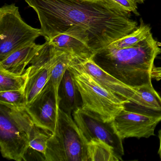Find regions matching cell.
<instances>
[{
	"mask_svg": "<svg viewBox=\"0 0 161 161\" xmlns=\"http://www.w3.org/2000/svg\"><path fill=\"white\" fill-rule=\"evenodd\" d=\"M86 144L93 139H99L109 144L119 157L124 155L122 139L117 134L111 122H104L93 114L83 111L80 107L72 114Z\"/></svg>",
	"mask_w": 161,
	"mask_h": 161,
	"instance_id": "cell-7",
	"label": "cell"
},
{
	"mask_svg": "<svg viewBox=\"0 0 161 161\" xmlns=\"http://www.w3.org/2000/svg\"><path fill=\"white\" fill-rule=\"evenodd\" d=\"M0 104L13 109H26L27 101L25 88L0 91Z\"/></svg>",
	"mask_w": 161,
	"mask_h": 161,
	"instance_id": "cell-19",
	"label": "cell"
},
{
	"mask_svg": "<svg viewBox=\"0 0 161 161\" xmlns=\"http://www.w3.org/2000/svg\"><path fill=\"white\" fill-rule=\"evenodd\" d=\"M116 5L128 12L133 13L137 16L139 15L137 11V3L132 0H112Z\"/></svg>",
	"mask_w": 161,
	"mask_h": 161,
	"instance_id": "cell-21",
	"label": "cell"
},
{
	"mask_svg": "<svg viewBox=\"0 0 161 161\" xmlns=\"http://www.w3.org/2000/svg\"><path fill=\"white\" fill-rule=\"evenodd\" d=\"M88 1H97V0H88Z\"/></svg>",
	"mask_w": 161,
	"mask_h": 161,
	"instance_id": "cell-25",
	"label": "cell"
},
{
	"mask_svg": "<svg viewBox=\"0 0 161 161\" xmlns=\"http://www.w3.org/2000/svg\"><path fill=\"white\" fill-rule=\"evenodd\" d=\"M151 30L149 25L145 24L141 19L140 25L135 31L113 42L106 47L113 49H120L134 46L146 39L151 33Z\"/></svg>",
	"mask_w": 161,
	"mask_h": 161,
	"instance_id": "cell-18",
	"label": "cell"
},
{
	"mask_svg": "<svg viewBox=\"0 0 161 161\" xmlns=\"http://www.w3.org/2000/svg\"><path fill=\"white\" fill-rule=\"evenodd\" d=\"M158 137H159V141H160V146H159L158 153L161 160V129L158 131Z\"/></svg>",
	"mask_w": 161,
	"mask_h": 161,
	"instance_id": "cell-23",
	"label": "cell"
},
{
	"mask_svg": "<svg viewBox=\"0 0 161 161\" xmlns=\"http://www.w3.org/2000/svg\"><path fill=\"white\" fill-rule=\"evenodd\" d=\"M51 46L50 58L51 77L49 82L53 87L55 97L59 105L58 94L60 84L70 62L75 56L65 50Z\"/></svg>",
	"mask_w": 161,
	"mask_h": 161,
	"instance_id": "cell-13",
	"label": "cell"
},
{
	"mask_svg": "<svg viewBox=\"0 0 161 161\" xmlns=\"http://www.w3.org/2000/svg\"><path fill=\"white\" fill-rule=\"evenodd\" d=\"M59 109L53 87L48 82L26 110L36 125L53 134L57 125Z\"/></svg>",
	"mask_w": 161,
	"mask_h": 161,
	"instance_id": "cell-9",
	"label": "cell"
},
{
	"mask_svg": "<svg viewBox=\"0 0 161 161\" xmlns=\"http://www.w3.org/2000/svg\"><path fill=\"white\" fill-rule=\"evenodd\" d=\"M46 41L50 45L65 50L81 59H91L95 54L85 43L69 35L61 34Z\"/></svg>",
	"mask_w": 161,
	"mask_h": 161,
	"instance_id": "cell-15",
	"label": "cell"
},
{
	"mask_svg": "<svg viewBox=\"0 0 161 161\" xmlns=\"http://www.w3.org/2000/svg\"><path fill=\"white\" fill-rule=\"evenodd\" d=\"M161 53L160 44L151 33L146 39L129 47H106L97 52L92 59L110 75L136 89L152 84L154 61Z\"/></svg>",
	"mask_w": 161,
	"mask_h": 161,
	"instance_id": "cell-2",
	"label": "cell"
},
{
	"mask_svg": "<svg viewBox=\"0 0 161 161\" xmlns=\"http://www.w3.org/2000/svg\"><path fill=\"white\" fill-rule=\"evenodd\" d=\"M59 107L66 113H72L81 107V100L80 93L69 69L66 70L59 89Z\"/></svg>",
	"mask_w": 161,
	"mask_h": 161,
	"instance_id": "cell-14",
	"label": "cell"
},
{
	"mask_svg": "<svg viewBox=\"0 0 161 161\" xmlns=\"http://www.w3.org/2000/svg\"><path fill=\"white\" fill-rule=\"evenodd\" d=\"M44 157L47 161H87L86 143L79 127L72 114L60 108Z\"/></svg>",
	"mask_w": 161,
	"mask_h": 161,
	"instance_id": "cell-5",
	"label": "cell"
},
{
	"mask_svg": "<svg viewBox=\"0 0 161 161\" xmlns=\"http://www.w3.org/2000/svg\"><path fill=\"white\" fill-rule=\"evenodd\" d=\"M41 36V29L24 22L15 4H6L0 9V61Z\"/></svg>",
	"mask_w": 161,
	"mask_h": 161,
	"instance_id": "cell-6",
	"label": "cell"
},
{
	"mask_svg": "<svg viewBox=\"0 0 161 161\" xmlns=\"http://www.w3.org/2000/svg\"><path fill=\"white\" fill-rule=\"evenodd\" d=\"M76 57L79 64L104 89L114 95L122 103L129 102L136 93V90L124 84L110 75L91 59Z\"/></svg>",
	"mask_w": 161,
	"mask_h": 161,
	"instance_id": "cell-10",
	"label": "cell"
},
{
	"mask_svg": "<svg viewBox=\"0 0 161 161\" xmlns=\"http://www.w3.org/2000/svg\"><path fill=\"white\" fill-rule=\"evenodd\" d=\"M132 1L136 3H138L141 4V3H143L144 2L145 0H132Z\"/></svg>",
	"mask_w": 161,
	"mask_h": 161,
	"instance_id": "cell-24",
	"label": "cell"
},
{
	"mask_svg": "<svg viewBox=\"0 0 161 161\" xmlns=\"http://www.w3.org/2000/svg\"><path fill=\"white\" fill-rule=\"evenodd\" d=\"M37 14L46 40L65 34L95 53L135 31L130 12L112 0H24Z\"/></svg>",
	"mask_w": 161,
	"mask_h": 161,
	"instance_id": "cell-1",
	"label": "cell"
},
{
	"mask_svg": "<svg viewBox=\"0 0 161 161\" xmlns=\"http://www.w3.org/2000/svg\"><path fill=\"white\" fill-rule=\"evenodd\" d=\"M87 161H119L113 147L99 139H93L86 144Z\"/></svg>",
	"mask_w": 161,
	"mask_h": 161,
	"instance_id": "cell-16",
	"label": "cell"
},
{
	"mask_svg": "<svg viewBox=\"0 0 161 161\" xmlns=\"http://www.w3.org/2000/svg\"><path fill=\"white\" fill-rule=\"evenodd\" d=\"M0 147L3 158L26 160L30 136L34 125L26 109H13L0 104Z\"/></svg>",
	"mask_w": 161,
	"mask_h": 161,
	"instance_id": "cell-4",
	"label": "cell"
},
{
	"mask_svg": "<svg viewBox=\"0 0 161 161\" xmlns=\"http://www.w3.org/2000/svg\"><path fill=\"white\" fill-rule=\"evenodd\" d=\"M135 89V95L129 102L123 104L124 109L161 121V97L152 84Z\"/></svg>",
	"mask_w": 161,
	"mask_h": 161,
	"instance_id": "cell-11",
	"label": "cell"
},
{
	"mask_svg": "<svg viewBox=\"0 0 161 161\" xmlns=\"http://www.w3.org/2000/svg\"><path fill=\"white\" fill-rule=\"evenodd\" d=\"M160 120L147 116L122 109L111 122L117 134L121 139L129 137L140 139L154 135Z\"/></svg>",
	"mask_w": 161,
	"mask_h": 161,
	"instance_id": "cell-8",
	"label": "cell"
},
{
	"mask_svg": "<svg viewBox=\"0 0 161 161\" xmlns=\"http://www.w3.org/2000/svg\"><path fill=\"white\" fill-rule=\"evenodd\" d=\"M30 69L23 73H16L0 67V91L19 90L25 88L29 79Z\"/></svg>",
	"mask_w": 161,
	"mask_h": 161,
	"instance_id": "cell-17",
	"label": "cell"
},
{
	"mask_svg": "<svg viewBox=\"0 0 161 161\" xmlns=\"http://www.w3.org/2000/svg\"><path fill=\"white\" fill-rule=\"evenodd\" d=\"M44 46V44L37 45L34 42L23 47L0 61V67L14 73H24L26 67L31 64Z\"/></svg>",
	"mask_w": 161,
	"mask_h": 161,
	"instance_id": "cell-12",
	"label": "cell"
},
{
	"mask_svg": "<svg viewBox=\"0 0 161 161\" xmlns=\"http://www.w3.org/2000/svg\"><path fill=\"white\" fill-rule=\"evenodd\" d=\"M152 77L158 81L161 80V67H154L152 72Z\"/></svg>",
	"mask_w": 161,
	"mask_h": 161,
	"instance_id": "cell-22",
	"label": "cell"
},
{
	"mask_svg": "<svg viewBox=\"0 0 161 161\" xmlns=\"http://www.w3.org/2000/svg\"><path fill=\"white\" fill-rule=\"evenodd\" d=\"M68 69L72 73L81 100L80 108L104 122H111L124 109L123 103L104 89L86 72L77 58L73 57Z\"/></svg>",
	"mask_w": 161,
	"mask_h": 161,
	"instance_id": "cell-3",
	"label": "cell"
},
{
	"mask_svg": "<svg viewBox=\"0 0 161 161\" xmlns=\"http://www.w3.org/2000/svg\"><path fill=\"white\" fill-rule=\"evenodd\" d=\"M52 134L34 124L30 136V147L45 156L47 143Z\"/></svg>",
	"mask_w": 161,
	"mask_h": 161,
	"instance_id": "cell-20",
	"label": "cell"
}]
</instances>
